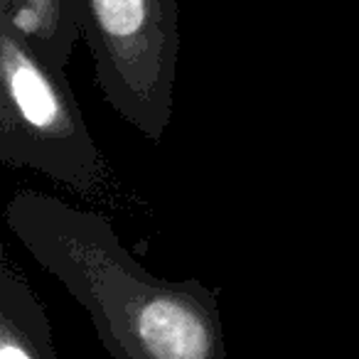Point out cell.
I'll return each instance as SVG.
<instances>
[{"label": "cell", "instance_id": "7a4b0ae2", "mask_svg": "<svg viewBox=\"0 0 359 359\" xmlns=\"http://www.w3.org/2000/svg\"><path fill=\"white\" fill-rule=\"evenodd\" d=\"M0 163L47 175L81 197H96L109 168L65 69L50 65L0 15Z\"/></svg>", "mask_w": 359, "mask_h": 359}, {"label": "cell", "instance_id": "6da1fadb", "mask_svg": "<svg viewBox=\"0 0 359 359\" xmlns=\"http://www.w3.org/2000/svg\"><path fill=\"white\" fill-rule=\"evenodd\" d=\"M22 249L89 313L116 359H224L219 290L153 276L104 215L37 190H15L3 212Z\"/></svg>", "mask_w": 359, "mask_h": 359}, {"label": "cell", "instance_id": "3957f363", "mask_svg": "<svg viewBox=\"0 0 359 359\" xmlns=\"http://www.w3.org/2000/svg\"><path fill=\"white\" fill-rule=\"evenodd\" d=\"M79 22L106 104L158 145L172 118L177 0H79Z\"/></svg>", "mask_w": 359, "mask_h": 359}, {"label": "cell", "instance_id": "277c9868", "mask_svg": "<svg viewBox=\"0 0 359 359\" xmlns=\"http://www.w3.org/2000/svg\"><path fill=\"white\" fill-rule=\"evenodd\" d=\"M52 327L27 278L3 256L0 264V359H57Z\"/></svg>", "mask_w": 359, "mask_h": 359}, {"label": "cell", "instance_id": "5b68a950", "mask_svg": "<svg viewBox=\"0 0 359 359\" xmlns=\"http://www.w3.org/2000/svg\"><path fill=\"white\" fill-rule=\"evenodd\" d=\"M0 15L60 69L81 37L79 0H0Z\"/></svg>", "mask_w": 359, "mask_h": 359}]
</instances>
